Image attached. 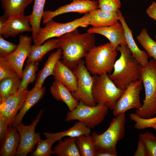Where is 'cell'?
<instances>
[{
	"label": "cell",
	"mask_w": 156,
	"mask_h": 156,
	"mask_svg": "<svg viewBox=\"0 0 156 156\" xmlns=\"http://www.w3.org/2000/svg\"><path fill=\"white\" fill-rule=\"evenodd\" d=\"M90 16L88 13L81 18L66 23H58L52 19L46 23L44 27L40 28L33 40L34 44L41 45L50 38L59 37L79 27H86L90 25Z\"/></svg>",
	"instance_id": "8992f818"
},
{
	"label": "cell",
	"mask_w": 156,
	"mask_h": 156,
	"mask_svg": "<svg viewBox=\"0 0 156 156\" xmlns=\"http://www.w3.org/2000/svg\"><path fill=\"white\" fill-rule=\"evenodd\" d=\"M92 93L96 103L113 110L125 90L117 87L107 74L93 75Z\"/></svg>",
	"instance_id": "5b68a950"
},
{
	"label": "cell",
	"mask_w": 156,
	"mask_h": 156,
	"mask_svg": "<svg viewBox=\"0 0 156 156\" xmlns=\"http://www.w3.org/2000/svg\"><path fill=\"white\" fill-rule=\"evenodd\" d=\"M18 45L5 40L0 35V57H2L10 55L17 49Z\"/></svg>",
	"instance_id": "74e56055"
},
{
	"label": "cell",
	"mask_w": 156,
	"mask_h": 156,
	"mask_svg": "<svg viewBox=\"0 0 156 156\" xmlns=\"http://www.w3.org/2000/svg\"><path fill=\"white\" fill-rule=\"evenodd\" d=\"M77 138L68 137L59 140L53 148V154L58 156H80L76 144Z\"/></svg>",
	"instance_id": "484cf974"
},
{
	"label": "cell",
	"mask_w": 156,
	"mask_h": 156,
	"mask_svg": "<svg viewBox=\"0 0 156 156\" xmlns=\"http://www.w3.org/2000/svg\"><path fill=\"white\" fill-rule=\"evenodd\" d=\"M34 0H0L5 14L9 17L23 14L25 8Z\"/></svg>",
	"instance_id": "83f0119b"
},
{
	"label": "cell",
	"mask_w": 156,
	"mask_h": 156,
	"mask_svg": "<svg viewBox=\"0 0 156 156\" xmlns=\"http://www.w3.org/2000/svg\"><path fill=\"white\" fill-rule=\"evenodd\" d=\"M43 111L40 110L31 123L25 125L22 122L15 127L20 136L19 144L16 156H26L33 151L35 146L41 140L40 134L36 133L35 127L39 122Z\"/></svg>",
	"instance_id": "30bf717a"
},
{
	"label": "cell",
	"mask_w": 156,
	"mask_h": 156,
	"mask_svg": "<svg viewBox=\"0 0 156 156\" xmlns=\"http://www.w3.org/2000/svg\"><path fill=\"white\" fill-rule=\"evenodd\" d=\"M117 51L110 42L94 46L85 57L88 70L93 75L110 74L114 69Z\"/></svg>",
	"instance_id": "3957f363"
},
{
	"label": "cell",
	"mask_w": 156,
	"mask_h": 156,
	"mask_svg": "<svg viewBox=\"0 0 156 156\" xmlns=\"http://www.w3.org/2000/svg\"><path fill=\"white\" fill-rule=\"evenodd\" d=\"M91 130L82 122H76L74 125L67 130L54 133L45 132L43 135L46 138H52L60 140L63 137L68 136L71 137H77L81 135H90Z\"/></svg>",
	"instance_id": "d4e9b609"
},
{
	"label": "cell",
	"mask_w": 156,
	"mask_h": 156,
	"mask_svg": "<svg viewBox=\"0 0 156 156\" xmlns=\"http://www.w3.org/2000/svg\"><path fill=\"white\" fill-rule=\"evenodd\" d=\"M50 93L53 98L61 101L67 106L69 111L74 109L79 102L73 96L69 90L59 81L55 80L50 88Z\"/></svg>",
	"instance_id": "d6986e66"
},
{
	"label": "cell",
	"mask_w": 156,
	"mask_h": 156,
	"mask_svg": "<svg viewBox=\"0 0 156 156\" xmlns=\"http://www.w3.org/2000/svg\"><path fill=\"white\" fill-rule=\"evenodd\" d=\"M9 126L7 122L0 115V144L2 146Z\"/></svg>",
	"instance_id": "f35d334b"
},
{
	"label": "cell",
	"mask_w": 156,
	"mask_h": 156,
	"mask_svg": "<svg viewBox=\"0 0 156 156\" xmlns=\"http://www.w3.org/2000/svg\"><path fill=\"white\" fill-rule=\"evenodd\" d=\"M72 70L77 79V91L71 93L73 97L78 101L81 100L87 105H96L92 93L94 77L88 70L85 61L82 59L80 60L76 67Z\"/></svg>",
	"instance_id": "9c48e42d"
},
{
	"label": "cell",
	"mask_w": 156,
	"mask_h": 156,
	"mask_svg": "<svg viewBox=\"0 0 156 156\" xmlns=\"http://www.w3.org/2000/svg\"><path fill=\"white\" fill-rule=\"evenodd\" d=\"M57 140L54 138H47L41 139L36 144L35 150L31 154V156H50L53 154L51 149L53 144Z\"/></svg>",
	"instance_id": "d6a6232c"
},
{
	"label": "cell",
	"mask_w": 156,
	"mask_h": 156,
	"mask_svg": "<svg viewBox=\"0 0 156 156\" xmlns=\"http://www.w3.org/2000/svg\"><path fill=\"white\" fill-rule=\"evenodd\" d=\"M130 118L135 122L134 127L138 130L143 129L151 127L156 123V117L148 118H142L135 113H131Z\"/></svg>",
	"instance_id": "e575fe53"
},
{
	"label": "cell",
	"mask_w": 156,
	"mask_h": 156,
	"mask_svg": "<svg viewBox=\"0 0 156 156\" xmlns=\"http://www.w3.org/2000/svg\"><path fill=\"white\" fill-rule=\"evenodd\" d=\"M32 38L27 35H21L16 50L11 54L2 58L9 62L13 66L17 75L22 79L23 68L26 59L31 52Z\"/></svg>",
	"instance_id": "4fadbf2b"
},
{
	"label": "cell",
	"mask_w": 156,
	"mask_h": 156,
	"mask_svg": "<svg viewBox=\"0 0 156 156\" xmlns=\"http://www.w3.org/2000/svg\"><path fill=\"white\" fill-rule=\"evenodd\" d=\"M151 128H153L156 131V123L153 125L151 127Z\"/></svg>",
	"instance_id": "ee69618b"
},
{
	"label": "cell",
	"mask_w": 156,
	"mask_h": 156,
	"mask_svg": "<svg viewBox=\"0 0 156 156\" xmlns=\"http://www.w3.org/2000/svg\"><path fill=\"white\" fill-rule=\"evenodd\" d=\"M32 31L28 16L23 14L8 17L0 31V35L7 38L14 37L25 32Z\"/></svg>",
	"instance_id": "9a60e30c"
},
{
	"label": "cell",
	"mask_w": 156,
	"mask_h": 156,
	"mask_svg": "<svg viewBox=\"0 0 156 156\" xmlns=\"http://www.w3.org/2000/svg\"><path fill=\"white\" fill-rule=\"evenodd\" d=\"M79 101L74 109L67 113L66 121L77 120L90 129L102 122L108 113L109 108L97 104L90 106L85 104L81 100Z\"/></svg>",
	"instance_id": "ba28073f"
},
{
	"label": "cell",
	"mask_w": 156,
	"mask_h": 156,
	"mask_svg": "<svg viewBox=\"0 0 156 156\" xmlns=\"http://www.w3.org/2000/svg\"><path fill=\"white\" fill-rule=\"evenodd\" d=\"M5 14L2 15L0 17V31H1L4 25L5 22L8 18Z\"/></svg>",
	"instance_id": "7bdbcfd3"
},
{
	"label": "cell",
	"mask_w": 156,
	"mask_h": 156,
	"mask_svg": "<svg viewBox=\"0 0 156 156\" xmlns=\"http://www.w3.org/2000/svg\"><path fill=\"white\" fill-rule=\"evenodd\" d=\"M155 39L156 40V35L155 36Z\"/></svg>",
	"instance_id": "f6af8a7d"
},
{
	"label": "cell",
	"mask_w": 156,
	"mask_h": 156,
	"mask_svg": "<svg viewBox=\"0 0 156 156\" xmlns=\"http://www.w3.org/2000/svg\"><path fill=\"white\" fill-rule=\"evenodd\" d=\"M21 79L17 75L0 81V103L18 91L21 83Z\"/></svg>",
	"instance_id": "f1b7e54d"
},
{
	"label": "cell",
	"mask_w": 156,
	"mask_h": 156,
	"mask_svg": "<svg viewBox=\"0 0 156 156\" xmlns=\"http://www.w3.org/2000/svg\"><path fill=\"white\" fill-rule=\"evenodd\" d=\"M39 62H33L26 64L23 70V77L18 91L23 92L27 89L28 84L36 79V72L38 68Z\"/></svg>",
	"instance_id": "f546056e"
},
{
	"label": "cell",
	"mask_w": 156,
	"mask_h": 156,
	"mask_svg": "<svg viewBox=\"0 0 156 156\" xmlns=\"http://www.w3.org/2000/svg\"><path fill=\"white\" fill-rule=\"evenodd\" d=\"M116 151H112L106 149H96V156H116Z\"/></svg>",
	"instance_id": "60d3db41"
},
{
	"label": "cell",
	"mask_w": 156,
	"mask_h": 156,
	"mask_svg": "<svg viewBox=\"0 0 156 156\" xmlns=\"http://www.w3.org/2000/svg\"><path fill=\"white\" fill-rule=\"evenodd\" d=\"M146 13L150 18L156 21V2L152 1L150 5L147 8Z\"/></svg>",
	"instance_id": "b9f144b4"
},
{
	"label": "cell",
	"mask_w": 156,
	"mask_h": 156,
	"mask_svg": "<svg viewBox=\"0 0 156 156\" xmlns=\"http://www.w3.org/2000/svg\"><path fill=\"white\" fill-rule=\"evenodd\" d=\"M137 148L133 154L134 156H147V151L146 145L141 139H139Z\"/></svg>",
	"instance_id": "ab89813d"
},
{
	"label": "cell",
	"mask_w": 156,
	"mask_h": 156,
	"mask_svg": "<svg viewBox=\"0 0 156 156\" xmlns=\"http://www.w3.org/2000/svg\"><path fill=\"white\" fill-rule=\"evenodd\" d=\"M98 8L97 1L90 0H75L70 3L61 6L54 11H44L42 15V23L45 24L55 16L63 14L77 12L86 14Z\"/></svg>",
	"instance_id": "7c38bea8"
},
{
	"label": "cell",
	"mask_w": 156,
	"mask_h": 156,
	"mask_svg": "<svg viewBox=\"0 0 156 156\" xmlns=\"http://www.w3.org/2000/svg\"><path fill=\"white\" fill-rule=\"evenodd\" d=\"M45 92V87L43 86L38 88L34 87L29 90L22 108L14 118L12 126L16 127L22 122L26 113L31 107L38 103L44 96Z\"/></svg>",
	"instance_id": "ffe728a7"
},
{
	"label": "cell",
	"mask_w": 156,
	"mask_h": 156,
	"mask_svg": "<svg viewBox=\"0 0 156 156\" xmlns=\"http://www.w3.org/2000/svg\"><path fill=\"white\" fill-rule=\"evenodd\" d=\"M57 39L59 48L62 51V62L71 70L95 46L94 34L88 32L80 34L77 29Z\"/></svg>",
	"instance_id": "6da1fadb"
},
{
	"label": "cell",
	"mask_w": 156,
	"mask_h": 156,
	"mask_svg": "<svg viewBox=\"0 0 156 156\" xmlns=\"http://www.w3.org/2000/svg\"><path fill=\"white\" fill-rule=\"evenodd\" d=\"M27 89L23 92L18 90L0 103V115L12 125L18 112L22 108L28 94Z\"/></svg>",
	"instance_id": "5bb4252c"
},
{
	"label": "cell",
	"mask_w": 156,
	"mask_h": 156,
	"mask_svg": "<svg viewBox=\"0 0 156 156\" xmlns=\"http://www.w3.org/2000/svg\"><path fill=\"white\" fill-rule=\"evenodd\" d=\"M88 13L90 16V25L93 27L111 26L119 21L117 12L105 11L98 8Z\"/></svg>",
	"instance_id": "44dd1931"
},
{
	"label": "cell",
	"mask_w": 156,
	"mask_h": 156,
	"mask_svg": "<svg viewBox=\"0 0 156 156\" xmlns=\"http://www.w3.org/2000/svg\"><path fill=\"white\" fill-rule=\"evenodd\" d=\"M46 0H34L32 12L29 15L30 24L32 29V39L34 40L36 37L40 28V22Z\"/></svg>",
	"instance_id": "4316f807"
},
{
	"label": "cell",
	"mask_w": 156,
	"mask_h": 156,
	"mask_svg": "<svg viewBox=\"0 0 156 156\" xmlns=\"http://www.w3.org/2000/svg\"><path fill=\"white\" fill-rule=\"evenodd\" d=\"M55 52L51 53L45 62L43 68L38 73L34 87H42L45 79L49 76L53 75V71L57 62L62 58L61 48L57 49Z\"/></svg>",
	"instance_id": "603a6c76"
},
{
	"label": "cell",
	"mask_w": 156,
	"mask_h": 156,
	"mask_svg": "<svg viewBox=\"0 0 156 156\" xmlns=\"http://www.w3.org/2000/svg\"><path fill=\"white\" fill-rule=\"evenodd\" d=\"M73 1L75 0H72ZM92 0V1H95V0Z\"/></svg>",
	"instance_id": "bcb514c9"
},
{
	"label": "cell",
	"mask_w": 156,
	"mask_h": 156,
	"mask_svg": "<svg viewBox=\"0 0 156 156\" xmlns=\"http://www.w3.org/2000/svg\"><path fill=\"white\" fill-rule=\"evenodd\" d=\"M136 38L149 57H153L156 62V42L150 36L147 29L143 28Z\"/></svg>",
	"instance_id": "1f68e13d"
},
{
	"label": "cell",
	"mask_w": 156,
	"mask_h": 156,
	"mask_svg": "<svg viewBox=\"0 0 156 156\" xmlns=\"http://www.w3.org/2000/svg\"><path fill=\"white\" fill-rule=\"evenodd\" d=\"M17 75L14 68L8 61L0 57V81Z\"/></svg>",
	"instance_id": "d590c367"
},
{
	"label": "cell",
	"mask_w": 156,
	"mask_h": 156,
	"mask_svg": "<svg viewBox=\"0 0 156 156\" xmlns=\"http://www.w3.org/2000/svg\"><path fill=\"white\" fill-rule=\"evenodd\" d=\"M140 80L144 88L145 98L141 107L135 113L142 118H151L156 114V62L153 58L142 67Z\"/></svg>",
	"instance_id": "277c9868"
},
{
	"label": "cell",
	"mask_w": 156,
	"mask_h": 156,
	"mask_svg": "<svg viewBox=\"0 0 156 156\" xmlns=\"http://www.w3.org/2000/svg\"><path fill=\"white\" fill-rule=\"evenodd\" d=\"M72 70L60 60L56 63L53 71L55 80L64 85L71 92H76L77 90V77Z\"/></svg>",
	"instance_id": "ac0fdd59"
},
{
	"label": "cell",
	"mask_w": 156,
	"mask_h": 156,
	"mask_svg": "<svg viewBox=\"0 0 156 156\" xmlns=\"http://www.w3.org/2000/svg\"><path fill=\"white\" fill-rule=\"evenodd\" d=\"M119 20L123 27L126 44L136 60L142 67H145L148 64L149 56L144 51L140 50L137 45L133 36L132 31L126 23L121 11L117 12Z\"/></svg>",
	"instance_id": "e0dca14e"
},
{
	"label": "cell",
	"mask_w": 156,
	"mask_h": 156,
	"mask_svg": "<svg viewBox=\"0 0 156 156\" xmlns=\"http://www.w3.org/2000/svg\"><path fill=\"white\" fill-rule=\"evenodd\" d=\"M98 8L105 11L117 12L121 6L120 0H98Z\"/></svg>",
	"instance_id": "8d00e7d4"
},
{
	"label": "cell",
	"mask_w": 156,
	"mask_h": 156,
	"mask_svg": "<svg viewBox=\"0 0 156 156\" xmlns=\"http://www.w3.org/2000/svg\"><path fill=\"white\" fill-rule=\"evenodd\" d=\"M76 144L80 156H96V148L91 135L77 137Z\"/></svg>",
	"instance_id": "4dcf8cb0"
},
{
	"label": "cell",
	"mask_w": 156,
	"mask_h": 156,
	"mask_svg": "<svg viewBox=\"0 0 156 156\" xmlns=\"http://www.w3.org/2000/svg\"><path fill=\"white\" fill-rule=\"evenodd\" d=\"M59 48L58 39H49L42 44L31 45L30 53L27 57L26 64L41 61L44 55L49 51Z\"/></svg>",
	"instance_id": "cb8c5ba5"
},
{
	"label": "cell",
	"mask_w": 156,
	"mask_h": 156,
	"mask_svg": "<svg viewBox=\"0 0 156 156\" xmlns=\"http://www.w3.org/2000/svg\"><path fill=\"white\" fill-rule=\"evenodd\" d=\"M140 80H138L130 83L120 98L113 110V114L116 116L125 113L128 110L134 108L140 109V95L143 88Z\"/></svg>",
	"instance_id": "8fae6325"
},
{
	"label": "cell",
	"mask_w": 156,
	"mask_h": 156,
	"mask_svg": "<svg viewBox=\"0 0 156 156\" xmlns=\"http://www.w3.org/2000/svg\"><path fill=\"white\" fill-rule=\"evenodd\" d=\"M126 122L125 114L123 113L116 116L103 133L99 134L93 131L91 136L96 149L116 151L117 143L125 136Z\"/></svg>",
	"instance_id": "52a82bcc"
},
{
	"label": "cell",
	"mask_w": 156,
	"mask_h": 156,
	"mask_svg": "<svg viewBox=\"0 0 156 156\" xmlns=\"http://www.w3.org/2000/svg\"><path fill=\"white\" fill-rule=\"evenodd\" d=\"M120 55L115 61L113 71L108 76L118 88L125 89L131 83L140 79L142 67L136 60L127 44L116 49Z\"/></svg>",
	"instance_id": "7a4b0ae2"
},
{
	"label": "cell",
	"mask_w": 156,
	"mask_h": 156,
	"mask_svg": "<svg viewBox=\"0 0 156 156\" xmlns=\"http://www.w3.org/2000/svg\"><path fill=\"white\" fill-rule=\"evenodd\" d=\"M18 132L15 127L9 126L0 150V156L16 155L20 140Z\"/></svg>",
	"instance_id": "7402d4cb"
},
{
	"label": "cell",
	"mask_w": 156,
	"mask_h": 156,
	"mask_svg": "<svg viewBox=\"0 0 156 156\" xmlns=\"http://www.w3.org/2000/svg\"><path fill=\"white\" fill-rule=\"evenodd\" d=\"M88 32L97 34L106 38L112 44L114 49L122 44H127L124 28L118 22L112 25L101 27H92L87 30Z\"/></svg>",
	"instance_id": "2e32d148"
},
{
	"label": "cell",
	"mask_w": 156,
	"mask_h": 156,
	"mask_svg": "<svg viewBox=\"0 0 156 156\" xmlns=\"http://www.w3.org/2000/svg\"><path fill=\"white\" fill-rule=\"evenodd\" d=\"M139 136L146 145L147 156H156V137L148 131L140 133Z\"/></svg>",
	"instance_id": "836d02e7"
}]
</instances>
